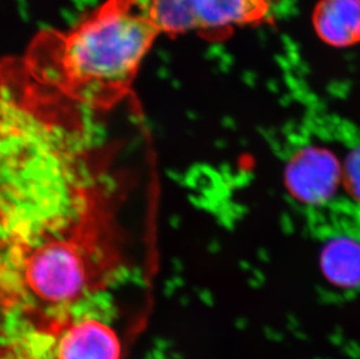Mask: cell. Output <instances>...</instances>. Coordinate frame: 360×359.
Masks as SVG:
<instances>
[{
    "label": "cell",
    "instance_id": "cell-1",
    "mask_svg": "<svg viewBox=\"0 0 360 359\" xmlns=\"http://www.w3.org/2000/svg\"><path fill=\"white\" fill-rule=\"evenodd\" d=\"M90 113L0 60V325L61 334L126 271L112 147Z\"/></svg>",
    "mask_w": 360,
    "mask_h": 359
},
{
    "label": "cell",
    "instance_id": "cell-2",
    "mask_svg": "<svg viewBox=\"0 0 360 359\" xmlns=\"http://www.w3.org/2000/svg\"><path fill=\"white\" fill-rule=\"evenodd\" d=\"M158 37L147 0H104L65 31L39 32L22 61L40 84L91 111L109 110L131 94Z\"/></svg>",
    "mask_w": 360,
    "mask_h": 359
},
{
    "label": "cell",
    "instance_id": "cell-3",
    "mask_svg": "<svg viewBox=\"0 0 360 359\" xmlns=\"http://www.w3.org/2000/svg\"><path fill=\"white\" fill-rule=\"evenodd\" d=\"M147 7L160 35L217 39L266 20L273 0H147Z\"/></svg>",
    "mask_w": 360,
    "mask_h": 359
},
{
    "label": "cell",
    "instance_id": "cell-4",
    "mask_svg": "<svg viewBox=\"0 0 360 359\" xmlns=\"http://www.w3.org/2000/svg\"><path fill=\"white\" fill-rule=\"evenodd\" d=\"M309 220L326 282L344 293H360V211L347 200Z\"/></svg>",
    "mask_w": 360,
    "mask_h": 359
},
{
    "label": "cell",
    "instance_id": "cell-5",
    "mask_svg": "<svg viewBox=\"0 0 360 359\" xmlns=\"http://www.w3.org/2000/svg\"><path fill=\"white\" fill-rule=\"evenodd\" d=\"M285 182L292 200L308 217L324 214L344 202L343 163L329 149L316 143H301L289 153Z\"/></svg>",
    "mask_w": 360,
    "mask_h": 359
},
{
    "label": "cell",
    "instance_id": "cell-6",
    "mask_svg": "<svg viewBox=\"0 0 360 359\" xmlns=\"http://www.w3.org/2000/svg\"><path fill=\"white\" fill-rule=\"evenodd\" d=\"M120 339L106 323L81 315L61 332L55 359H120Z\"/></svg>",
    "mask_w": 360,
    "mask_h": 359
},
{
    "label": "cell",
    "instance_id": "cell-7",
    "mask_svg": "<svg viewBox=\"0 0 360 359\" xmlns=\"http://www.w3.org/2000/svg\"><path fill=\"white\" fill-rule=\"evenodd\" d=\"M317 35L326 44L347 48L360 42V0H320L313 12Z\"/></svg>",
    "mask_w": 360,
    "mask_h": 359
},
{
    "label": "cell",
    "instance_id": "cell-8",
    "mask_svg": "<svg viewBox=\"0 0 360 359\" xmlns=\"http://www.w3.org/2000/svg\"><path fill=\"white\" fill-rule=\"evenodd\" d=\"M344 193L347 200L360 211V132L347 140L343 161Z\"/></svg>",
    "mask_w": 360,
    "mask_h": 359
},
{
    "label": "cell",
    "instance_id": "cell-9",
    "mask_svg": "<svg viewBox=\"0 0 360 359\" xmlns=\"http://www.w3.org/2000/svg\"><path fill=\"white\" fill-rule=\"evenodd\" d=\"M0 359H30L21 343L3 328H0Z\"/></svg>",
    "mask_w": 360,
    "mask_h": 359
}]
</instances>
